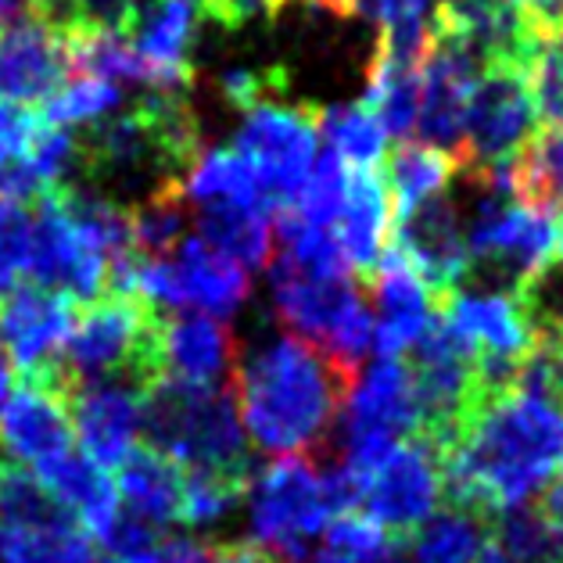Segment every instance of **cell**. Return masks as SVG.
<instances>
[{
  "label": "cell",
  "mask_w": 563,
  "mask_h": 563,
  "mask_svg": "<svg viewBox=\"0 0 563 563\" xmlns=\"http://www.w3.org/2000/svg\"><path fill=\"white\" fill-rule=\"evenodd\" d=\"M563 460V406L510 391L485 398L460 445L442 456L445 506L499 517L553 481Z\"/></svg>",
  "instance_id": "obj_1"
},
{
  "label": "cell",
  "mask_w": 563,
  "mask_h": 563,
  "mask_svg": "<svg viewBox=\"0 0 563 563\" xmlns=\"http://www.w3.org/2000/svg\"><path fill=\"white\" fill-rule=\"evenodd\" d=\"M241 428L258 452L306 456L327 445L355 377L295 334H273L233 369Z\"/></svg>",
  "instance_id": "obj_2"
},
{
  "label": "cell",
  "mask_w": 563,
  "mask_h": 563,
  "mask_svg": "<svg viewBox=\"0 0 563 563\" xmlns=\"http://www.w3.org/2000/svg\"><path fill=\"white\" fill-rule=\"evenodd\" d=\"M141 434L147 449L180 471L252 477V445L223 388L158 380L144 391Z\"/></svg>",
  "instance_id": "obj_3"
},
{
  "label": "cell",
  "mask_w": 563,
  "mask_h": 563,
  "mask_svg": "<svg viewBox=\"0 0 563 563\" xmlns=\"http://www.w3.org/2000/svg\"><path fill=\"white\" fill-rule=\"evenodd\" d=\"M162 312L141 295L108 291L76 312L73 334L65 341L62 369L73 384L122 380L147 391L162 380L158 369Z\"/></svg>",
  "instance_id": "obj_4"
},
{
  "label": "cell",
  "mask_w": 563,
  "mask_h": 563,
  "mask_svg": "<svg viewBox=\"0 0 563 563\" xmlns=\"http://www.w3.org/2000/svg\"><path fill=\"white\" fill-rule=\"evenodd\" d=\"M341 517L331 477L306 456L269 463L249 485L252 545L277 563H306L309 542Z\"/></svg>",
  "instance_id": "obj_5"
},
{
  "label": "cell",
  "mask_w": 563,
  "mask_h": 563,
  "mask_svg": "<svg viewBox=\"0 0 563 563\" xmlns=\"http://www.w3.org/2000/svg\"><path fill=\"white\" fill-rule=\"evenodd\" d=\"M442 499L445 477L438 452L423 438H406L363 477L360 510L391 542H409L438 514Z\"/></svg>",
  "instance_id": "obj_6"
},
{
  "label": "cell",
  "mask_w": 563,
  "mask_h": 563,
  "mask_svg": "<svg viewBox=\"0 0 563 563\" xmlns=\"http://www.w3.org/2000/svg\"><path fill=\"white\" fill-rule=\"evenodd\" d=\"M73 377L62 363L47 374L19 377V384L0 398V456L25 471L54 463L73 452Z\"/></svg>",
  "instance_id": "obj_7"
},
{
  "label": "cell",
  "mask_w": 563,
  "mask_h": 563,
  "mask_svg": "<svg viewBox=\"0 0 563 563\" xmlns=\"http://www.w3.org/2000/svg\"><path fill=\"white\" fill-rule=\"evenodd\" d=\"M316 104L287 108L266 101L244 112V126L238 133V151L252 162V169L263 184L273 212L295 205L316 166Z\"/></svg>",
  "instance_id": "obj_8"
},
{
  "label": "cell",
  "mask_w": 563,
  "mask_h": 563,
  "mask_svg": "<svg viewBox=\"0 0 563 563\" xmlns=\"http://www.w3.org/2000/svg\"><path fill=\"white\" fill-rule=\"evenodd\" d=\"M25 277L40 291L79 301H98L112 287V263L93 249L90 238L68 216L62 190L51 187L33 201V249Z\"/></svg>",
  "instance_id": "obj_9"
},
{
  "label": "cell",
  "mask_w": 563,
  "mask_h": 563,
  "mask_svg": "<svg viewBox=\"0 0 563 563\" xmlns=\"http://www.w3.org/2000/svg\"><path fill=\"white\" fill-rule=\"evenodd\" d=\"M539 133L525 68H485L466 104V173L514 162Z\"/></svg>",
  "instance_id": "obj_10"
},
{
  "label": "cell",
  "mask_w": 563,
  "mask_h": 563,
  "mask_svg": "<svg viewBox=\"0 0 563 563\" xmlns=\"http://www.w3.org/2000/svg\"><path fill=\"white\" fill-rule=\"evenodd\" d=\"M438 316L477 363H525L534 352V298L506 291H452Z\"/></svg>",
  "instance_id": "obj_11"
},
{
  "label": "cell",
  "mask_w": 563,
  "mask_h": 563,
  "mask_svg": "<svg viewBox=\"0 0 563 563\" xmlns=\"http://www.w3.org/2000/svg\"><path fill=\"white\" fill-rule=\"evenodd\" d=\"M391 249L428 284L434 301H445L452 291H460L471 273L463 219L449 195H438L420 209L398 216L391 227Z\"/></svg>",
  "instance_id": "obj_12"
},
{
  "label": "cell",
  "mask_w": 563,
  "mask_h": 563,
  "mask_svg": "<svg viewBox=\"0 0 563 563\" xmlns=\"http://www.w3.org/2000/svg\"><path fill=\"white\" fill-rule=\"evenodd\" d=\"M68 79H76L68 30L36 19L0 25V101L44 104Z\"/></svg>",
  "instance_id": "obj_13"
},
{
  "label": "cell",
  "mask_w": 563,
  "mask_h": 563,
  "mask_svg": "<svg viewBox=\"0 0 563 563\" xmlns=\"http://www.w3.org/2000/svg\"><path fill=\"white\" fill-rule=\"evenodd\" d=\"M76 323V301L40 287H11L0 301V349L19 377L47 374L58 366Z\"/></svg>",
  "instance_id": "obj_14"
},
{
  "label": "cell",
  "mask_w": 563,
  "mask_h": 563,
  "mask_svg": "<svg viewBox=\"0 0 563 563\" xmlns=\"http://www.w3.org/2000/svg\"><path fill=\"white\" fill-rule=\"evenodd\" d=\"M477 76L481 65L471 54L445 36H434V47L423 62V104L417 130L423 144L452 155L460 169H466V104Z\"/></svg>",
  "instance_id": "obj_15"
},
{
  "label": "cell",
  "mask_w": 563,
  "mask_h": 563,
  "mask_svg": "<svg viewBox=\"0 0 563 563\" xmlns=\"http://www.w3.org/2000/svg\"><path fill=\"white\" fill-rule=\"evenodd\" d=\"M162 380L187 388H223L238 369V338L230 323L201 312H162L158 327Z\"/></svg>",
  "instance_id": "obj_16"
},
{
  "label": "cell",
  "mask_w": 563,
  "mask_h": 563,
  "mask_svg": "<svg viewBox=\"0 0 563 563\" xmlns=\"http://www.w3.org/2000/svg\"><path fill=\"white\" fill-rule=\"evenodd\" d=\"M144 391L122 380H93L73 388V428L84 452L104 471L122 466L141 442Z\"/></svg>",
  "instance_id": "obj_17"
},
{
  "label": "cell",
  "mask_w": 563,
  "mask_h": 563,
  "mask_svg": "<svg viewBox=\"0 0 563 563\" xmlns=\"http://www.w3.org/2000/svg\"><path fill=\"white\" fill-rule=\"evenodd\" d=\"M374 291V345L380 360H406L417 341L434 323L438 301L402 255L391 244L380 255V266L369 280Z\"/></svg>",
  "instance_id": "obj_18"
},
{
  "label": "cell",
  "mask_w": 563,
  "mask_h": 563,
  "mask_svg": "<svg viewBox=\"0 0 563 563\" xmlns=\"http://www.w3.org/2000/svg\"><path fill=\"white\" fill-rule=\"evenodd\" d=\"M36 477H40V485L51 492V499L58 503L90 539H98L101 545L108 542V534H112V528L122 517L119 485L112 471L93 463L84 449H73L54 463L40 466Z\"/></svg>",
  "instance_id": "obj_19"
},
{
  "label": "cell",
  "mask_w": 563,
  "mask_h": 563,
  "mask_svg": "<svg viewBox=\"0 0 563 563\" xmlns=\"http://www.w3.org/2000/svg\"><path fill=\"white\" fill-rule=\"evenodd\" d=\"M201 15V0H144L130 44L155 76V90H184L195 79L190 40Z\"/></svg>",
  "instance_id": "obj_20"
},
{
  "label": "cell",
  "mask_w": 563,
  "mask_h": 563,
  "mask_svg": "<svg viewBox=\"0 0 563 563\" xmlns=\"http://www.w3.org/2000/svg\"><path fill=\"white\" fill-rule=\"evenodd\" d=\"M391 227H395V209L388 190H384V180L374 169H352L345 209H341V219L331 233L341 255H345V266L360 284L374 280L380 255L388 249L384 238H391Z\"/></svg>",
  "instance_id": "obj_21"
},
{
  "label": "cell",
  "mask_w": 563,
  "mask_h": 563,
  "mask_svg": "<svg viewBox=\"0 0 563 563\" xmlns=\"http://www.w3.org/2000/svg\"><path fill=\"white\" fill-rule=\"evenodd\" d=\"M119 503L122 514L141 520L147 528H169L180 525V503H184V471L166 456L151 452L147 445H136L119 466Z\"/></svg>",
  "instance_id": "obj_22"
},
{
  "label": "cell",
  "mask_w": 563,
  "mask_h": 563,
  "mask_svg": "<svg viewBox=\"0 0 563 563\" xmlns=\"http://www.w3.org/2000/svg\"><path fill=\"white\" fill-rule=\"evenodd\" d=\"M460 173L463 169L456 158L438 147H428L423 141H398L380 162V180L391 198L395 219L420 209L423 201L445 195Z\"/></svg>",
  "instance_id": "obj_23"
},
{
  "label": "cell",
  "mask_w": 563,
  "mask_h": 563,
  "mask_svg": "<svg viewBox=\"0 0 563 563\" xmlns=\"http://www.w3.org/2000/svg\"><path fill=\"white\" fill-rule=\"evenodd\" d=\"M184 198L198 209H219V205H233V209H258L273 212L263 184L252 169V162L241 155L238 147H209L195 158V166L184 176Z\"/></svg>",
  "instance_id": "obj_24"
},
{
  "label": "cell",
  "mask_w": 563,
  "mask_h": 563,
  "mask_svg": "<svg viewBox=\"0 0 563 563\" xmlns=\"http://www.w3.org/2000/svg\"><path fill=\"white\" fill-rule=\"evenodd\" d=\"M496 539V517L445 506L409 539L413 563H477Z\"/></svg>",
  "instance_id": "obj_25"
},
{
  "label": "cell",
  "mask_w": 563,
  "mask_h": 563,
  "mask_svg": "<svg viewBox=\"0 0 563 563\" xmlns=\"http://www.w3.org/2000/svg\"><path fill=\"white\" fill-rule=\"evenodd\" d=\"M198 238L241 269H258L273 263V212L233 209V205L201 209Z\"/></svg>",
  "instance_id": "obj_26"
},
{
  "label": "cell",
  "mask_w": 563,
  "mask_h": 563,
  "mask_svg": "<svg viewBox=\"0 0 563 563\" xmlns=\"http://www.w3.org/2000/svg\"><path fill=\"white\" fill-rule=\"evenodd\" d=\"M514 198L525 209L563 219V130H542L510 162Z\"/></svg>",
  "instance_id": "obj_27"
},
{
  "label": "cell",
  "mask_w": 563,
  "mask_h": 563,
  "mask_svg": "<svg viewBox=\"0 0 563 563\" xmlns=\"http://www.w3.org/2000/svg\"><path fill=\"white\" fill-rule=\"evenodd\" d=\"M363 104L380 119L384 133L398 136V141H409V133L417 130L420 104H423V68L395 65L374 51Z\"/></svg>",
  "instance_id": "obj_28"
},
{
  "label": "cell",
  "mask_w": 563,
  "mask_h": 563,
  "mask_svg": "<svg viewBox=\"0 0 563 563\" xmlns=\"http://www.w3.org/2000/svg\"><path fill=\"white\" fill-rule=\"evenodd\" d=\"M316 126L327 141V151H334L352 169H374L388 155V133L363 101L316 108Z\"/></svg>",
  "instance_id": "obj_29"
},
{
  "label": "cell",
  "mask_w": 563,
  "mask_h": 563,
  "mask_svg": "<svg viewBox=\"0 0 563 563\" xmlns=\"http://www.w3.org/2000/svg\"><path fill=\"white\" fill-rule=\"evenodd\" d=\"M90 534L73 517L33 528H0V563H90Z\"/></svg>",
  "instance_id": "obj_30"
},
{
  "label": "cell",
  "mask_w": 563,
  "mask_h": 563,
  "mask_svg": "<svg viewBox=\"0 0 563 563\" xmlns=\"http://www.w3.org/2000/svg\"><path fill=\"white\" fill-rule=\"evenodd\" d=\"M496 553L506 563H556L563 560V531L542 517L539 506H517L496 517Z\"/></svg>",
  "instance_id": "obj_31"
},
{
  "label": "cell",
  "mask_w": 563,
  "mask_h": 563,
  "mask_svg": "<svg viewBox=\"0 0 563 563\" xmlns=\"http://www.w3.org/2000/svg\"><path fill=\"white\" fill-rule=\"evenodd\" d=\"M252 477L238 474H212V471H184V503L180 525L187 528H212L227 520L244 496H249Z\"/></svg>",
  "instance_id": "obj_32"
},
{
  "label": "cell",
  "mask_w": 563,
  "mask_h": 563,
  "mask_svg": "<svg viewBox=\"0 0 563 563\" xmlns=\"http://www.w3.org/2000/svg\"><path fill=\"white\" fill-rule=\"evenodd\" d=\"M534 115L542 130H563V30L539 33L525 65Z\"/></svg>",
  "instance_id": "obj_33"
},
{
  "label": "cell",
  "mask_w": 563,
  "mask_h": 563,
  "mask_svg": "<svg viewBox=\"0 0 563 563\" xmlns=\"http://www.w3.org/2000/svg\"><path fill=\"white\" fill-rule=\"evenodd\" d=\"M349 176L352 169L345 162H341L334 151H323V155H316V166L309 173L306 187H301V195L295 198V205H287V209H295L301 219H309L312 227L334 230L349 198Z\"/></svg>",
  "instance_id": "obj_34"
},
{
  "label": "cell",
  "mask_w": 563,
  "mask_h": 563,
  "mask_svg": "<svg viewBox=\"0 0 563 563\" xmlns=\"http://www.w3.org/2000/svg\"><path fill=\"white\" fill-rule=\"evenodd\" d=\"M122 101V93L115 84L98 76H76L54 93L51 101L40 104V119L51 122V126H73V122H90L93 119H104L108 112H115Z\"/></svg>",
  "instance_id": "obj_35"
},
{
  "label": "cell",
  "mask_w": 563,
  "mask_h": 563,
  "mask_svg": "<svg viewBox=\"0 0 563 563\" xmlns=\"http://www.w3.org/2000/svg\"><path fill=\"white\" fill-rule=\"evenodd\" d=\"M33 249V205L0 201V284L11 287L30 269Z\"/></svg>",
  "instance_id": "obj_36"
},
{
  "label": "cell",
  "mask_w": 563,
  "mask_h": 563,
  "mask_svg": "<svg viewBox=\"0 0 563 563\" xmlns=\"http://www.w3.org/2000/svg\"><path fill=\"white\" fill-rule=\"evenodd\" d=\"M144 0H68V30L130 40Z\"/></svg>",
  "instance_id": "obj_37"
},
{
  "label": "cell",
  "mask_w": 563,
  "mask_h": 563,
  "mask_svg": "<svg viewBox=\"0 0 563 563\" xmlns=\"http://www.w3.org/2000/svg\"><path fill=\"white\" fill-rule=\"evenodd\" d=\"M223 98L241 108V112H252V108L273 101V93L284 90V73L280 68H230L223 73Z\"/></svg>",
  "instance_id": "obj_38"
},
{
  "label": "cell",
  "mask_w": 563,
  "mask_h": 563,
  "mask_svg": "<svg viewBox=\"0 0 563 563\" xmlns=\"http://www.w3.org/2000/svg\"><path fill=\"white\" fill-rule=\"evenodd\" d=\"M36 122H40L36 108H19V104L0 101V169L25 155V147H30L36 133Z\"/></svg>",
  "instance_id": "obj_39"
},
{
  "label": "cell",
  "mask_w": 563,
  "mask_h": 563,
  "mask_svg": "<svg viewBox=\"0 0 563 563\" xmlns=\"http://www.w3.org/2000/svg\"><path fill=\"white\" fill-rule=\"evenodd\" d=\"M284 4H291V0H201V11L216 19L223 30L238 33L258 15H277Z\"/></svg>",
  "instance_id": "obj_40"
},
{
  "label": "cell",
  "mask_w": 563,
  "mask_h": 563,
  "mask_svg": "<svg viewBox=\"0 0 563 563\" xmlns=\"http://www.w3.org/2000/svg\"><path fill=\"white\" fill-rule=\"evenodd\" d=\"M520 4H525V15L531 22L534 36L563 30V0H520Z\"/></svg>",
  "instance_id": "obj_41"
},
{
  "label": "cell",
  "mask_w": 563,
  "mask_h": 563,
  "mask_svg": "<svg viewBox=\"0 0 563 563\" xmlns=\"http://www.w3.org/2000/svg\"><path fill=\"white\" fill-rule=\"evenodd\" d=\"M306 563H363V560H352V556H345V553H338V549H320V553H312V556H306ZM380 563V560H377Z\"/></svg>",
  "instance_id": "obj_42"
},
{
  "label": "cell",
  "mask_w": 563,
  "mask_h": 563,
  "mask_svg": "<svg viewBox=\"0 0 563 563\" xmlns=\"http://www.w3.org/2000/svg\"><path fill=\"white\" fill-rule=\"evenodd\" d=\"M11 391V369L4 363V355H0V398H4Z\"/></svg>",
  "instance_id": "obj_43"
},
{
  "label": "cell",
  "mask_w": 563,
  "mask_h": 563,
  "mask_svg": "<svg viewBox=\"0 0 563 563\" xmlns=\"http://www.w3.org/2000/svg\"><path fill=\"white\" fill-rule=\"evenodd\" d=\"M477 563H506V560H503V556L496 553V545H492V549H488V553H485V556H481Z\"/></svg>",
  "instance_id": "obj_44"
},
{
  "label": "cell",
  "mask_w": 563,
  "mask_h": 563,
  "mask_svg": "<svg viewBox=\"0 0 563 563\" xmlns=\"http://www.w3.org/2000/svg\"><path fill=\"white\" fill-rule=\"evenodd\" d=\"M98 563H126V560H119V556H104V560H98Z\"/></svg>",
  "instance_id": "obj_45"
},
{
  "label": "cell",
  "mask_w": 563,
  "mask_h": 563,
  "mask_svg": "<svg viewBox=\"0 0 563 563\" xmlns=\"http://www.w3.org/2000/svg\"><path fill=\"white\" fill-rule=\"evenodd\" d=\"M560 263H563V223H560Z\"/></svg>",
  "instance_id": "obj_46"
},
{
  "label": "cell",
  "mask_w": 563,
  "mask_h": 563,
  "mask_svg": "<svg viewBox=\"0 0 563 563\" xmlns=\"http://www.w3.org/2000/svg\"><path fill=\"white\" fill-rule=\"evenodd\" d=\"M380 563H402V560H398V556H384Z\"/></svg>",
  "instance_id": "obj_47"
},
{
  "label": "cell",
  "mask_w": 563,
  "mask_h": 563,
  "mask_svg": "<svg viewBox=\"0 0 563 563\" xmlns=\"http://www.w3.org/2000/svg\"><path fill=\"white\" fill-rule=\"evenodd\" d=\"M556 563H563V560H556Z\"/></svg>",
  "instance_id": "obj_48"
}]
</instances>
